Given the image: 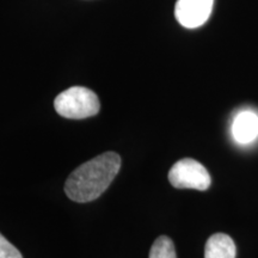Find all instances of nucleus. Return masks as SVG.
Here are the masks:
<instances>
[{
	"label": "nucleus",
	"instance_id": "nucleus-2",
	"mask_svg": "<svg viewBox=\"0 0 258 258\" xmlns=\"http://www.w3.org/2000/svg\"><path fill=\"white\" fill-rule=\"evenodd\" d=\"M54 108L64 118L83 120L98 114L101 103L92 90L84 86H73L56 97Z\"/></svg>",
	"mask_w": 258,
	"mask_h": 258
},
{
	"label": "nucleus",
	"instance_id": "nucleus-3",
	"mask_svg": "<svg viewBox=\"0 0 258 258\" xmlns=\"http://www.w3.org/2000/svg\"><path fill=\"white\" fill-rule=\"evenodd\" d=\"M169 180L177 189H196L205 191L211 186V175L199 161L185 158L171 167Z\"/></svg>",
	"mask_w": 258,
	"mask_h": 258
},
{
	"label": "nucleus",
	"instance_id": "nucleus-6",
	"mask_svg": "<svg viewBox=\"0 0 258 258\" xmlns=\"http://www.w3.org/2000/svg\"><path fill=\"white\" fill-rule=\"evenodd\" d=\"M237 249L230 235L215 233L207 240L205 247V258H235Z\"/></svg>",
	"mask_w": 258,
	"mask_h": 258
},
{
	"label": "nucleus",
	"instance_id": "nucleus-8",
	"mask_svg": "<svg viewBox=\"0 0 258 258\" xmlns=\"http://www.w3.org/2000/svg\"><path fill=\"white\" fill-rule=\"evenodd\" d=\"M0 258H23L18 249L0 233Z\"/></svg>",
	"mask_w": 258,
	"mask_h": 258
},
{
	"label": "nucleus",
	"instance_id": "nucleus-4",
	"mask_svg": "<svg viewBox=\"0 0 258 258\" xmlns=\"http://www.w3.org/2000/svg\"><path fill=\"white\" fill-rule=\"evenodd\" d=\"M213 4L214 0H177L175 16L184 28H199L208 21Z\"/></svg>",
	"mask_w": 258,
	"mask_h": 258
},
{
	"label": "nucleus",
	"instance_id": "nucleus-1",
	"mask_svg": "<svg viewBox=\"0 0 258 258\" xmlns=\"http://www.w3.org/2000/svg\"><path fill=\"white\" fill-rule=\"evenodd\" d=\"M120 169L121 157L117 153L97 156L71 173L64 184L66 195L74 202H91L109 188Z\"/></svg>",
	"mask_w": 258,
	"mask_h": 258
},
{
	"label": "nucleus",
	"instance_id": "nucleus-7",
	"mask_svg": "<svg viewBox=\"0 0 258 258\" xmlns=\"http://www.w3.org/2000/svg\"><path fill=\"white\" fill-rule=\"evenodd\" d=\"M148 258H177L173 241L166 235H160L151 247Z\"/></svg>",
	"mask_w": 258,
	"mask_h": 258
},
{
	"label": "nucleus",
	"instance_id": "nucleus-5",
	"mask_svg": "<svg viewBox=\"0 0 258 258\" xmlns=\"http://www.w3.org/2000/svg\"><path fill=\"white\" fill-rule=\"evenodd\" d=\"M232 133L237 143L246 145L258 137V116L253 111H243L235 117Z\"/></svg>",
	"mask_w": 258,
	"mask_h": 258
}]
</instances>
